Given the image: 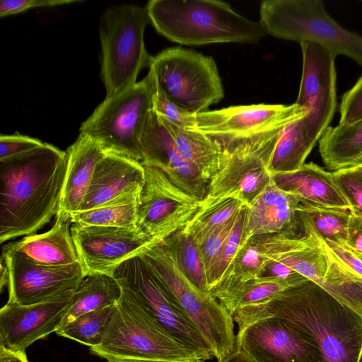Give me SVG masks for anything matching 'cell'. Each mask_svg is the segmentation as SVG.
<instances>
[{
  "mask_svg": "<svg viewBox=\"0 0 362 362\" xmlns=\"http://www.w3.org/2000/svg\"><path fill=\"white\" fill-rule=\"evenodd\" d=\"M267 317L300 331L318 349L322 362L362 359V314L310 281L283 291L244 317L238 331Z\"/></svg>",
  "mask_w": 362,
  "mask_h": 362,
  "instance_id": "6da1fadb",
  "label": "cell"
},
{
  "mask_svg": "<svg viewBox=\"0 0 362 362\" xmlns=\"http://www.w3.org/2000/svg\"><path fill=\"white\" fill-rule=\"evenodd\" d=\"M66 152L45 143L0 160V243L32 235L57 216Z\"/></svg>",
  "mask_w": 362,
  "mask_h": 362,
  "instance_id": "7a4b0ae2",
  "label": "cell"
},
{
  "mask_svg": "<svg viewBox=\"0 0 362 362\" xmlns=\"http://www.w3.org/2000/svg\"><path fill=\"white\" fill-rule=\"evenodd\" d=\"M151 23L169 40L185 45L255 43L266 31L260 22L216 0H152L146 6Z\"/></svg>",
  "mask_w": 362,
  "mask_h": 362,
  "instance_id": "3957f363",
  "label": "cell"
},
{
  "mask_svg": "<svg viewBox=\"0 0 362 362\" xmlns=\"http://www.w3.org/2000/svg\"><path fill=\"white\" fill-rule=\"evenodd\" d=\"M122 289L102 342L90 348L93 354L107 361L118 358L201 361L165 329L142 300L129 290Z\"/></svg>",
  "mask_w": 362,
  "mask_h": 362,
  "instance_id": "277c9868",
  "label": "cell"
},
{
  "mask_svg": "<svg viewBox=\"0 0 362 362\" xmlns=\"http://www.w3.org/2000/svg\"><path fill=\"white\" fill-rule=\"evenodd\" d=\"M293 122H284L248 135L211 136L221 144L224 159L221 170L208 184L200 209L229 198L249 205L270 183V165L274 148L285 128Z\"/></svg>",
  "mask_w": 362,
  "mask_h": 362,
  "instance_id": "5b68a950",
  "label": "cell"
},
{
  "mask_svg": "<svg viewBox=\"0 0 362 362\" xmlns=\"http://www.w3.org/2000/svg\"><path fill=\"white\" fill-rule=\"evenodd\" d=\"M259 22L267 34L299 43L309 42L347 57L362 66V35L341 26L321 0H266Z\"/></svg>",
  "mask_w": 362,
  "mask_h": 362,
  "instance_id": "8992f818",
  "label": "cell"
},
{
  "mask_svg": "<svg viewBox=\"0 0 362 362\" xmlns=\"http://www.w3.org/2000/svg\"><path fill=\"white\" fill-rule=\"evenodd\" d=\"M139 255L170 291L221 361L236 349L234 320L209 293L194 286L160 242H153Z\"/></svg>",
  "mask_w": 362,
  "mask_h": 362,
  "instance_id": "52a82bcc",
  "label": "cell"
},
{
  "mask_svg": "<svg viewBox=\"0 0 362 362\" xmlns=\"http://www.w3.org/2000/svg\"><path fill=\"white\" fill-rule=\"evenodd\" d=\"M146 6L124 4L106 10L100 18L101 75L106 97L134 86L153 57L144 44V31L150 23Z\"/></svg>",
  "mask_w": 362,
  "mask_h": 362,
  "instance_id": "ba28073f",
  "label": "cell"
},
{
  "mask_svg": "<svg viewBox=\"0 0 362 362\" xmlns=\"http://www.w3.org/2000/svg\"><path fill=\"white\" fill-rule=\"evenodd\" d=\"M148 74L134 86L105 98L81 125L80 134L95 141L105 153L141 162L142 134L152 110Z\"/></svg>",
  "mask_w": 362,
  "mask_h": 362,
  "instance_id": "9c48e42d",
  "label": "cell"
},
{
  "mask_svg": "<svg viewBox=\"0 0 362 362\" xmlns=\"http://www.w3.org/2000/svg\"><path fill=\"white\" fill-rule=\"evenodd\" d=\"M149 69L167 97L191 114L208 111L224 97L218 70L211 57L170 47L153 57Z\"/></svg>",
  "mask_w": 362,
  "mask_h": 362,
  "instance_id": "30bf717a",
  "label": "cell"
},
{
  "mask_svg": "<svg viewBox=\"0 0 362 362\" xmlns=\"http://www.w3.org/2000/svg\"><path fill=\"white\" fill-rule=\"evenodd\" d=\"M112 275L122 288L136 295L160 323L204 362L216 358L209 344L170 291L138 255L117 266Z\"/></svg>",
  "mask_w": 362,
  "mask_h": 362,
  "instance_id": "8fae6325",
  "label": "cell"
},
{
  "mask_svg": "<svg viewBox=\"0 0 362 362\" xmlns=\"http://www.w3.org/2000/svg\"><path fill=\"white\" fill-rule=\"evenodd\" d=\"M144 182L137 204V229L161 242L183 229L199 211L202 201L175 185L160 169L143 164Z\"/></svg>",
  "mask_w": 362,
  "mask_h": 362,
  "instance_id": "7c38bea8",
  "label": "cell"
},
{
  "mask_svg": "<svg viewBox=\"0 0 362 362\" xmlns=\"http://www.w3.org/2000/svg\"><path fill=\"white\" fill-rule=\"evenodd\" d=\"M300 45L303 71L295 103L309 110L301 122L308 139L315 145L329 127L337 108L336 57L315 43Z\"/></svg>",
  "mask_w": 362,
  "mask_h": 362,
  "instance_id": "4fadbf2b",
  "label": "cell"
},
{
  "mask_svg": "<svg viewBox=\"0 0 362 362\" xmlns=\"http://www.w3.org/2000/svg\"><path fill=\"white\" fill-rule=\"evenodd\" d=\"M71 233L86 275H112L124 261L139 255L153 242L137 228L73 223Z\"/></svg>",
  "mask_w": 362,
  "mask_h": 362,
  "instance_id": "5bb4252c",
  "label": "cell"
},
{
  "mask_svg": "<svg viewBox=\"0 0 362 362\" xmlns=\"http://www.w3.org/2000/svg\"><path fill=\"white\" fill-rule=\"evenodd\" d=\"M8 271V301L28 305L74 291L86 276L79 262L64 266L35 264L12 252L2 251Z\"/></svg>",
  "mask_w": 362,
  "mask_h": 362,
  "instance_id": "9a60e30c",
  "label": "cell"
},
{
  "mask_svg": "<svg viewBox=\"0 0 362 362\" xmlns=\"http://www.w3.org/2000/svg\"><path fill=\"white\" fill-rule=\"evenodd\" d=\"M236 349L253 362H322L305 336L276 317L255 321L238 332Z\"/></svg>",
  "mask_w": 362,
  "mask_h": 362,
  "instance_id": "2e32d148",
  "label": "cell"
},
{
  "mask_svg": "<svg viewBox=\"0 0 362 362\" xmlns=\"http://www.w3.org/2000/svg\"><path fill=\"white\" fill-rule=\"evenodd\" d=\"M74 291L28 305L7 301L0 310V346L25 352L35 341L56 332L71 305Z\"/></svg>",
  "mask_w": 362,
  "mask_h": 362,
  "instance_id": "e0dca14e",
  "label": "cell"
},
{
  "mask_svg": "<svg viewBox=\"0 0 362 362\" xmlns=\"http://www.w3.org/2000/svg\"><path fill=\"white\" fill-rule=\"evenodd\" d=\"M308 112V109L296 103L232 106L193 114L194 127L191 129L210 136H244L268 129L284 122L296 121Z\"/></svg>",
  "mask_w": 362,
  "mask_h": 362,
  "instance_id": "ac0fdd59",
  "label": "cell"
},
{
  "mask_svg": "<svg viewBox=\"0 0 362 362\" xmlns=\"http://www.w3.org/2000/svg\"><path fill=\"white\" fill-rule=\"evenodd\" d=\"M141 148V163L160 169L175 185L201 201L204 199L208 183L180 155L170 133L153 109L142 134Z\"/></svg>",
  "mask_w": 362,
  "mask_h": 362,
  "instance_id": "d6986e66",
  "label": "cell"
},
{
  "mask_svg": "<svg viewBox=\"0 0 362 362\" xmlns=\"http://www.w3.org/2000/svg\"><path fill=\"white\" fill-rule=\"evenodd\" d=\"M300 203L299 197L279 188L272 178L246 208L240 246L259 235L300 237L297 235L301 230L297 216Z\"/></svg>",
  "mask_w": 362,
  "mask_h": 362,
  "instance_id": "ffe728a7",
  "label": "cell"
},
{
  "mask_svg": "<svg viewBox=\"0 0 362 362\" xmlns=\"http://www.w3.org/2000/svg\"><path fill=\"white\" fill-rule=\"evenodd\" d=\"M251 240L269 260L281 262L317 284L327 269L321 240L311 233L297 238L280 234L255 236Z\"/></svg>",
  "mask_w": 362,
  "mask_h": 362,
  "instance_id": "44dd1931",
  "label": "cell"
},
{
  "mask_svg": "<svg viewBox=\"0 0 362 362\" xmlns=\"http://www.w3.org/2000/svg\"><path fill=\"white\" fill-rule=\"evenodd\" d=\"M144 175L141 162L105 153L96 165L88 191L78 212L98 207L119 197L140 192Z\"/></svg>",
  "mask_w": 362,
  "mask_h": 362,
  "instance_id": "7402d4cb",
  "label": "cell"
},
{
  "mask_svg": "<svg viewBox=\"0 0 362 362\" xmlns=\"http://www.w3.org/2000/svg\"><path fill=\"white\" fill-rule=\"evenodd\" d=\"M66 152V170L56 217L70 221L79 211L96 165L105 153L95 141L81 134Z\"/></svg>",
  "mask_w": 362,
  "mask_h": 362,
  "instance_id": "603a6c76",
  "label": "cell"
},
{
  "mask_svg": "<svg viewBox=\"0 0 362 362\" xmlns=\"http://www.w3.org/2000/svg\"><path fill=\"white\" fill-rule=\"evenodd\" d=\"M70 221L56 217L50 230L32 234L2 247L4 252L17 253L41 265L64 266L78 262L71 233Z\"/></svg>",
  "mask_w": 362,
  "mask_h": 362,
  "instance_id": "cb8c5ba5",
  "label": "cell"
},
{
  "mask_svg": "<svg viewBox=\"0 0 362 362\" xmlns=\"http://www.w3.org/2000/svg\"><path fill=\"white\" fill-rule=\"evenodd\" d=\"M281 189L300 198L301 202L315 206L351 209L338 188L332 173L313 163H304L298 170L272 175Z\"/></svg>",
  "mask_w": 362,
  "mask_h": 362,
  "instance_id": "d4e9b609",
  "label": "cell"
},
{
  "mask_svg": "<svg viewBox=\"0 0 362 362\" xmlns=\"http://www.w3.org/2000/svg\"><path fill=\"white\" fill-rule=\"evenodd\" d=\"M296 286L298 285L286 280L263 276L245 282L221 286L209 293L220 302L236 322L279 293Z\"/></svg>",
  "mask_w": 362,
  "mask_h": 362,
  "instance_id": "484cf974",
  "label": "cell"
},
{
  "mask_svg": "<svg viewBox=\"0 0 362 362\" xmlns=\"http://www.w3.org/2000/svg\"><path fill=\"white\" fill-rule=\"evenodd\" d=\"M158 117L170 133L180 155L199 171L209 184L223 163L221 144L206 134L179 127L159 115Z\"/></svg>",
  "mask_w": 362,
  "mask_h": 362,
  "instance_id": "4316f807",
  "label": "cell"
},
{
  "mask_svg": "<svg viewBox=\"0 0 362 362\" xmlns=\"http://www.w3.org/2000/svg\"><path fill=\"white\" fill-rule=\"evenodd\" d=\"M122 293V287L112 275H86L74 290L71 305L58 330L81 315L117 305Z\"/></svg>",
  "mask_w": 362,
  "mask_h": 362,
  "instance_id": "83f0119b",
  "label": "cell"
},
{
  "mask_svg": "<svg viewBox=\"0 0 362 362\" xmlns=\"http://www.w3.org/2000/svg\"><path fill=\"white\" fill-rule=\"evenodd\" d=\"M319 151L329 170L355 165L362 158V119L329 127L319 140Z\"/></svg>",
  "mask_w": 362,
  "mask_h": 362,
  "instance_id": "f1b7e54d",
  "label": "cell"
},
{
  "mask_svg": "<svg viewBox=\"0 0 362 362\" xmlns=\"http://www.w3.org/2000/svg\"><path fill=\"white\" fill-rule=\"evenodd\" d=\"M297 216L301 230L337 244H346L351 210L301 202Z\"/></svg>",
  "mask_w": 362,
  "mask_h": 362,
  "instance_id": "f546056e",
  "label": "cell"
},
{
  "mask_svg": "<svg viewBox=\"0 0 362 362\" xmlns=\"http://www.w3.org/2000/svg\"><path fill=\"white\" fill-rule=\"evenodd\" d=\"M320 240L327 259V269L320 286L341 303L362 314V276L343 264L326 243Z\"/></svg>",
  "mask_w": 362,
  "mask_h": 362,
  "instance_id": "4dcf8cb0",
  "label": "cell"
},
{
  "mask_svg": "<svg viewBox=\"0 0 362 362\" xmlns=\"http://www.w3.org/2000/svg\"><path fill=\"white\" fill-rule=\"evenodd\" d=\"M140 192L127 194L98 207L77 212L71 223L120 228H136L137 204Z\"/></svg>",
  "mask_w": 362,
  "mask_h": 362,
  "instance_id": "1f68e13d",
  "label": "cell"
},
{
  "mask_svg": "<svg viewBox=\"0 0 362 362\" xmlns=\"http://www.w3.org/2000/svg\"><path fill=\"white\" fill-rule=\"evenodd\" d=\"M301 118L290 123L281 135L271 160L272 175L298 170L315 146L308 138Z\"/></svg>",
  "mask_w": 362,
  "mask_h": 362,
  "instance_id": "d6a6232c",
  "label": "cell"
},
{
  "mask_svg": "<svg viewBox=\"0 0 362 362\" xmlns=\"http://www.w3.org/2000/svg\"><path fill=\"white\" fill-rule=\"evenodd\" d=\"M160 243L185 276L200 290L209 293L200 249L191 235L182 229Z\"/></svg>",
  "mask_w": 362,
  "mask_h": 362,
  "instance_id": "836d02e7",
  "label": "cell"
},
{
  "mask_svg": "<svg viewBox=\"0 0 362 362\" xmlns=\"http://www.w3.org/2000/svg\"><path fill=\"white\" fill-rule=\"evenodd\" d=\"M115 306L81 315L55 333L90 348L97 346L100 344L104 338Z\"/></svg>",
  "mask_w": 362,
  "mask_h": 362,
  "instance_id": "e575fe53",
  "label": "cell"
},
{
  "mask_svg": "<svg viewBox=\"0 0 362 362\" xmlns=\"http://www.w3.org/2000/svg\"><path fill=\"white\" fill-rule=\"evenodd\" d=\"M247 206L242 201L229 198L208 208L199 209L183 230L200 246L216 228Z\"/></svg>",
  "mask_w": 362,
  "mask_h": 362,
  "instance_id": "d590c367",
  "label": "cell"
},
{
  "mask_svg": "<svg viewBox=\"0 0 362 362\" xmlns=\"http://www.w3.org/2000/svg\"><path fill=\"white\" fill-rule=\"evenodd\" d=\"M267 264V259L261 254L259 248L249 240L240 246L223 279L214 289L263 276Z\"/></svg>",
  "mask_w": 362,
  "mask_h": 362,
  "instance_id": "8d00e7d4",
  "label": "cell"
},
{
  "mask_svg": "<svg viewBox=\"0 0 362 362\" xmlns=\"http://www.w3.org/2000/svg\"><path fill=\"white\" fill-rule=\"evenodd\" d=\"M247 206L240 212L239 217L230 234L224 243L221 251L206 274L209 293L217 287L221 282L228 268L231 264L240 247Z\"/></svg>",
  "mask_w": 362,
  "mask_h": 362,
  "instance_id": "74e56055",
  "label": "cell"
},
{
  "mask_svg": "<svg viewBox=\"0 0 362 362\" xmlns=\"http://www.w3.org/2000/svg\"><path fill=\"white\" fill-rule=\"evenodd\" d=\"M151 82L152 107L159 116L170 122L187 129H193L192 115L171 101L159 86L153 71L149 69Z\"/></svg>",
  "mask_w": 362,
  "mask_h": 362,
  "instance_id": "f35d334b",
  "label": "cell"
},
{
  "mask_svg": "<svg viewBox=\"0 0 362 362\" xmlns=\"http://www.w3.org/2000/svg\"><path fill=\"white\" fill-rule=\"evenodd\" d=\"M334 181L351 211L362 214V165H356L332 173Z\"/></svg>",
  "mask_w": 362,
  "mask_h": 362,
  "instance_id": "ab89813d",
  "label": "cell"
},
{
  "mask_svg": "<svg viewBox=\"0 0 362 362\" xmlns=\"http://www.w3.org/2000/svg\"><path fill=\"white\" fill-rule=\"evenodd\" d=\"M242 210L216 228L204 243L199 246L206 272V276L207 272L221 251Z\"/></svg>",
  "mask_w": 362,
  "mask_h": 362,
  "instance_id": "60d3db41",
  "label": "cell"
},
{
  "mask_svg": "<svg viewBox=\"0 0 362 362\" xmlns=\"http://www.w3.org/2000/svg\"><path fill=\"white\" fill-rule=\"evenodd\" d=\"M45 143L19 134L0 136V160L18 156L41 147Z\"/></svg>",
  "mask_w": 362,
  "mask_h": 362,
  "instance_id": "b9f144b4",
  "label": "cell"
},
{
  "mask_svg": "<svg viewBox=\"0 0 362 362\" xmlns=\"http://www.w3.org/2000/svg\"><path fill=\"white\" fill-rule=\"evenodd\" d=\"M339 123H351L362 119V76L341 98Z\"/></svg>",
  "mask_w": 362,
  "mask_h": 362,
  "instance_id": "7bdbcfd3",
  "label": "cell"
},
{
  "mask_svg": "<svg viewBox=\"0 0 362 362\" xmlns=\"http://www.w3.org/2000/svg\"><path fill=\"white\" fill-rule=\"evenodd\" d=\"M78 0H2L0 1V16L24 12L38 7H54L64 4L81 2Z\"/></svg>",
  "mask_w": 362,
  "mask_h": 362,
  "instance_id": "ee69618b",
  "label": "cell"
},
{
  "mask_svg": "<svg viewBox=\"0 0 362 362\" xmlns=\"http://www.w3.org/2000/svg\"><path fill=\"white\" fill-rule=\"evenodd\" d=\"M325 241V240H324ZM334 255L346 267L362 276V259L346 244L325 241Z\"/></svg>",
  "mask_w": 362,
  "mask_h": 362,
  "instance_id": "f6af8a7d",
  "label": "cell"
},
{
  "mask_svg": "<svg viewBox=\"0 0 362 362\" xmlns=\"http://www.w3.org/2000/svg\"><path fill=\"white\" fill-rule=\"evenodd\" d=\"M268 260L264 276H272L294 283L302 284L309 280L286 265L276 261Z\"/></svg>",
  "mask_w": 362,
  "mask_h": 362,
  "instance_id": "bcb514c9",
  "label": "cell"
},
{
  "mask_svg": "<svg viewBox=\"0 0 362 362\" xmlns=\"http://www.w3.org/2000/svg\"><path fill=\"white\" fill-rule=\"evenodd\" d=\"M346 245L362 255V214L351 211Z\"/></svg>",
  "mask_w": 362,
  "mask_h": 362,
  "instance_id": "7dc6e473",
  "label": "cell"
},
{
  "mask_svg": "<svg viewBox=\"0 0 362 362\" xmlns=\"http://www.w3.org/2000/svg\"><path fill=\"white\" fill-rule=\"evenodd\" d=\"M0 362H29L25 352L15 351L0 346Z\"/></svg>",
  "mask_w": 362,
  "mask_h": 362,
  "instance_id": "c3c4849f",
  "label": "cell"
},
{
  "mask_svg": "<svg viewBox=\"0 0 362 362\" xmlns=\"http://www.w3.org/2000/svg\"><path fill=\"white\" fill-rule=\"evenodd\" d=\"M217 362H253L247 356L243 351L235 349L229 356L226 357L221 361Z\"/></svg>",
  "mask_w": 362,
  "mask_h": 362,
  "instance_id": "681fc988",
  "label": "cell"
},
{
  "mask_svg": "<svg viewBox=\"0 0 362 362\" xmlns=\"http://www.w3.org/2000/svg\"><path fill=\"white\" fill-rule=\"evenodd\" d=\"M0 264H1V267H0V274H1V276H0V291L1 292L3 291L4 287L6 285H8V268H7V266L6 264V262H5V261H4V259L2 256H1Z\"/></svg>",
  "mask_w": 362,
  "mask_h": 362,
  "instance_id": "f907efd6",
  "label": "cell"
},
{
  "mask_svg": "<svg viewBox=\"0 0 362 362\" xmlns=\"http://www.w3.org/2000/svg\"><path fill=\"white\" fill-rule=\"evenodd\" d=\"M108 362H202V361H177V360L118 358V359L110 360Z\"/></svg>",
  "mask_w": 362,
  "mask_h": 362,
  "instance_id": "816d5d0a",
  "label": "cell"
},
{
  "mask_svg": "<svg viewBox=\"0 0 362 362\" xmlns=\"http://www.w3.org/2000/svg\"><path fill=\"white\" fill-rule=\"evenodd\" d=\"M362 165V158H361V159H360V160L356 163V164L355 165Z\"/></svg>",
  "mask_w": 362,
  "mask_h": 362,
  "instance_id": "f5cc1de1",
  "label": "cell"
},
{
  "mask_svg": "<svg viewBox=\"0 0 362 362\" xmlns=\"http://www.w3.org/2000/svg\"><path fill=\"white\" fill-rule=\"evenodd\" d=\"M356 254H357V253H356ZM358 256H359V257H361V259H362V255H358Z\"/></svg>",
  "mask_w": 362,
  "mask_h": 362,
  "instance_id": "db71d44e",
  "label": "cell"
}]
</instances>
